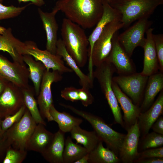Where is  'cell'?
I'll use <instances>...</instances> for the list:
<instances>
[{"label": "cell", "mask_w": 163, "mask_h": 163, "mask_svg": "<svg viewBox=\"0 0 163 163\" xmlns=\"http://www.w3.org/2000/svg\"><path fill=\"white\" fill-rule=\"evenodd\" d=\"M103 142L100 141L88 153V163H118L120 161L118 156L108 147H104Z\"/></svg>", "instance_id": "obj_29"}, {"label": "cell", "mask_w": 163, "mask_h": 163, "mask_svg": "<svg viewBox=\"0 0 163 163\" xmlns=\"http://www.w3.org/2000/svg\"><path fill=\"white\" fill-rule=\"evenodd\" d=\"M118 31L114 34L112 40V48L106 61L114 67L115 72L121 75H128L136 72L133 60L126 52L119 42Z\"/></svg>", "instance_id": "obj_13"}, {"label": "cell", "mask_w": 163, "mask_h": 163, "mask_svg": "<svg viewBox=\"0 0 163 163\" xmlns=\"http://www.w3.org/2000/svg\"><path fill=\"white\" fill-rule=\"evenodd\" d=\"M23 60L29 66V78L33 83L35 95L38 96L41 81L46 68L41 62L34 60L30 55H23Z\"/></svg>", "instance_id": "obj_27"}, {"label": "cell", "mask_w": 163, "mask_h": 163, "mask_svg": "<svg viewBox=\"0 0 163 163\" xmlns=\"http://www.w3.org/2000/svg\"><path fill=\"white\" fill-rule=\"evenodd\" d=\"M26 108L24 104L15 113L8 116L2 120L1 123L2 137L3 134L8 129L20 120L24 115Z\"/></svg>", "instance_id": "obj_35"}, {"label": "cell", "mask_w": 163, "mask_h": 163, "mask_svg": "<svg viewBox=\"0 0 163 163\" xmlns=\"http://www.w3.org/2000/svg\"><path fill=\"white\" fill-rule=\"evenodd\" d=\"M140 145L141 151L162 147L163 145V135L154 131L147 133L144 137Z\"/></svg>", "instance_id": "obj_32"}, {"label": "cell", "mask_w": 163, "mask_h": 163, "mask_svg": "<svg viewBox=\"0 0 163 163\" xmlns=\"http://www.w3.org/2000/svg\"><path fill=\"white\" fill-rule=\"evenodd\" d=\"M0 75L22 89L30 87L29 72L25 63L11 62L1 55Z\"/></svg>", "instance_id": "obj_12"}, {"label": "cell", "mask_w": 163, "mask_h": 163, "mask_svg": "<svg viewBox=\"0 0 163 163\" xmlns=\"http://www.w3.org/2000/svg\"><path fill=\"white\" fill-rule=\"evenodd\" d=\"M59 104L88 121L98 136L105 143L107 147L118 156L126 134L115 131L107 124L103 119L97 116L78 109L69 105L62 103H60Z\"/></svg>", "instance_id": "obj_4"}, {"label": "cell", "mask_w": 163, "mask_h": 163, "mask_svg": "<svg viewBox=\"0 0 163 163\" xmlns=\"http://www.w3.org/2000/svg\"><path fill=\"white\" fill-rule=\"evenodd\" d=\"M79 101L85 107L92 104L94 100V97L90 93L89 89L83 87L79 89Z\"/></svg>", "instance_id": "obj_39"}, {"label": "cell", "mask_w": 163, "mask_h": 163, "mask_svg": "<svg viewBox=\"0 0 163 163\" xmlns=\"http://www.w3.org/2000/svg\"><path fill=\"white\" fill-rule=\"evenodd\" d=\"M154 28L150 27L146 31V38L143 47L144 50L143 67L141 73L148 76L159 70V66L153 38Z\"/></svg>", "instance_id": "obj_21"}, {"label": "cell", "mask_w": 163, "mask_h": 163, "mask_svg": "<svg viewBox=\"0 0 163 163\" xmlns=\"http://www.w3.org/2000/svg\"><path fill=\"white\" fill-rule=\"evenodd\" d=\"M62 78L61 74L59 72L46 69L41 81L37 102L42 117L48 122L53 121L50 113V108L53 104L51 86L53 83L61 81Z\"/></svg>", "instance_id": "obj_11"}, {"label": "cell", "mask_w": 163, "mask_h": 163, "mask_svg": "<svg viewBox=\"0 0 163 163\" xmlns=\"http://www.w3.org/2000/svg\"><path fill=\"white\" fill-rule=\"evenodd\" d=\"M163 112V90L151 106L146 111L141 113L138 117V123L142 138L149 133L153 124Z\"/></svg>", "instance_id": "obj_20"}, {"label": "cell", "mask_w": 163, "mask_h": 163, "mask_svg": "<svg viewBox=\"0 0 163 163\" xmlns=\"http://www.w3.org/2000/svg\"><path fill=\"white\" fill-rule=\"evenodd\" d=\"M38 12L46 33V50L56 54L58 25L55 17L58 11L53 8L51 12H44L39 8Z\"/></svg>", "instance_id": "obj_19"}, {"label": "cell", "mask_w": 163, "mask_h": 163, "mask_svg": "<svg viewBox=\"0 0 163 163\" xmlns=\"http://www.w3.org/2000/svg\"><path fill=\"white\" fill-rule=\"evenodd\" d=\"M27 151L26 150L16 149L9 146L7 149L2 162L21 163L26 158Z\"/></svg>", "instance_id": "obj_33"}, {"label": "cell", "mask_w": 163, "mask_h": 163, "mask_svg": "<svg viewBox=\"0 0 163 163\" xmlns=\"http://www.w3.org/2000/svg\"><path fill=\"white\" fill-rule=\"evenodd\" d=\"M155 48L158 60L160 71L163 72V34H153Z\"/></svg>", "instance_id": "obj_36"}, {"label": "cell", "mask_w": 163, "mask_h": 163, "mask_svg": "<svg viewBox=\"0 0 163 163\" xmlns=\"http://www.w3.org/2000/svg\"><path fill=\"white\" fill-rule=\"evenodd\" d=\"M2 118L0 114V137L2 138L1 135L2 129H1V123L2 120Z\"/></svg>", "instance_id": "obj_46"}, {"label": "cell", "mask_w": 163, "mask_h": 163, "mask_svg": "<svg viewBox=\"0 0 163 163\" xmlns=\"http://www.w3.org/2000/svg\"><path fill=\"white\" fill-rule=\"evenodd\" d=\"M121 15L123 28L142 18H149L163 0H112L109 3Z\"/></svg>", "instance_id": "obj_3"}, {"label": "cell", "mask_w": 163, "mask_h": 163, "mask_svg": "<svg viewBox=\"0 0 163 163\" xmlns=\"http://www.w3.org/2000/svg\"><path fill=\"white\" fill-rule=\"evenodd\" d=\"M118 157L123 163H133L139 157L138 145L140 133L138 120L127 130Z\"/></svg>", "instance_id": "obj_16"}, {"label": "cell", "mask_w": 163, "mask_h": 163, "mask_svg": "<svg viewBox=\"0 0 163 163\" xmlns=\"http://www.w3.org/2000/svg\"><path fill=\"white\" fill-rule=\"evenodd\" d=\"M88 153L84 147L73 142L70 136L65 139L63 154V163H74Z\"/></svg>", "instance_id": "obj_30"}, {"label": "cell", "mask_w": 163, "mask_h": 163, "mask_svg": "<svg viewBox=\"0 0 163 163\" xmlns=\"http://www.w3.org/2000/svg\"><path fill=\"white\" fill-rule=\"evenodd\" d=\"M24 104L22 89L10 82L0 94L2 118L15 113Z\"/></svg>", "instance_id": "obj_14"}, {"label": "cell", "mask_w": 163, "mask_h": 163, "mask_svg": "<svg viewBox=\"0 0 163 163\" xmlns=\"http://www.w3.org/2000/svg\"><path fill=\"white\" fill-rule=\"evenodd\" d=\"M40 123L37 125L26 147L27 151H35L41 154L48 148L53 139L54 134L47 130Z\"/></svg>", "instance_id": "obj_22"}, {"label": "cell", "mask_w": 163, "mask_h": 163, "mask_svg": "<svg viewBox=\"0 0 163 163\" xmlns=\"http://www.w3.org/2000/svg\"><path fill=\"white\" fill-rule=\"evenodd\" d=\"M162 90L163 72H158L149 76L143 100L139 107L141 113L146 111L151 106L157 94Z\"/></svg>", "instance_id": "obj_23"}, {"label": "cell", "mask_w": 163, "mask_h": 163, "mask_svg": "<svg viewBox=\"0 0 163 163\" xmlns=\"http://www.w3.org/2000/svg\"><path fill=\"white\" fill-rule=\"evenodd\" d=\"M112 87L118 102L123 112V128L127 130L138 120L141 113L139 107L134 104L113 80Z\"/></svg>", "instance_id": "obj_18"}, {"label": "cell", "mask_w": 163, "mask_h": 163, "mask_svg": "<svg viewBox=\"0 0 163 163\" xmlns=\"http://www.w3.org/2000/svg\"><path fill=\"white\" fill-rule=\"evenodd\" d=\"M148 18L139 19L120 34L117 39L120 44L130 57L137 46L143 48L146 38L145 34L152 24Z\"/></svg>", "instance_id": "obj_8"}, {"label": "cell", "mask_w": 163, "mask_h": 163, "mask_svg": "<svg viewBox=\"0 0 163 163\" xmlns=\"http://www.w3.org/2000/svg\"><path fill=\"white\" fill-rule=\"evenodd\" d=\"M107 2L109 3H110L112 1V0H105Z\"/></svg>", "instance_id": "obj_47"}, {"label": "cell", "mask_w": 163, "mask_h": 163, "mask_svg": "<svg viewBox=\"0 0 163 163\" xmlns=\"http://www.w3.org/2000/svg\"><path fill=\"white\" fill-rule=\"evenodd\" d=\"M103 11L102 17L96 24V27L88 38L89 45L88 48V70L93 72V66L91 55L94 44L105 26L109 23L115 20H121L120 13L113 8L105 0H102Z\"/></svg>", "instance_id": "obj_15"}, {"label": "cell", "mask_w": 163, "mask_h": 163, "mask_svg": "<svg viewBox=\"0 0 163 163\" xmlns=\"http://www.w3.org/2000/svg\"><path fill=\"white\" fill-rule=\"evenodd\" d=\"M61 35L68 53L79 67H83L88 59L89 42L84 29L67 18L62 20Z\"/></svg>", "instance_id": "obj_2"}, {"label": "cell", "mask_w": 163, "mask_h": 163, "mask_svg": "<svg viewBox=\"0 0 163 163\" xmlns=\"http://www.w3.org/2000/svg\"><path fill=\"white\" fill-rule=\"evenodd\" d=\"M10 82L0 75V94Z\"/></svg>", "instance_id": "obj_44"}, {"label": "cell", "mask_w": 163, "mask_h": 163, "mask_svg": "<svg viewBox=\"0 0 163 163\" xmlns=\"http://www.w3.org/2000/svg\"><path fill=\"white\" fill-rule=\"evenodd\" d=\"M70 132L71 138L75 140L77 143L82 145L88 153L102 141L94 131H88L82 129L79 126H75Z\"/></svg>", "instance_id": "obj_26"}, {"label": "cell", "mask_w": 163, "mask_h": 163, "mask_svg": "<svg viewBox=\"0 0 163 163\" xmlns=\"http://www.w3.org/2000/svg\"><path fill=\"white\" fill-rule=\"evenodd\" d=\"M149 76L141 72L113 77L112 80L135 105L140 107Z\"/></svg>", "instance_id": "obj_9"}, {"label": "cell", "mask_w": 163, "mask_h": 163, "mask_svg": "<svg viewBox=\"0 0 163 163\" xmlns=\"http://www.w3.org/2000/svg\"><path fill=\"white\" fill-rule=\"evenodd\" d=\"M61 96L65 100L72 102L79 101V89L73 87H66L61 91Z\"/></svg>", "instance_id": "obj_37"}, {"label": "cell", "mask_w": 163, "mask_h": 163, "mask_svg": "<svg viewBox=\"0 0 163 163\" xmlns=\"http://www.w3.org/2000/svg\"><path fill=\"white\" fill-rule=\"evenodd\" d=\"M50 113L53 121L58 123L59 129L65 133L70 132L74 127L79 126L83 122L82 119L75 117L65 112L59 111L53 104L50 108Z\"/></svg>", "instance_id": "obj_28"}, {"label": "cell", "mask_w": 163, "mask_h": 163, "mask_svg": "<svg viewBox=\"0 0 163 163\" xmlns=\"http://www.w3.org/2000/svg\"><path fill=\"white\" fill-rule=\"evenodd\" d=\"M22 90L24 104L36 123L46 126V123L43 118L38 107L37 101L34 97L33 89L29 87L22 89Z\"/></svg>", "instance_id": "obj_31"}, {"label": "cell", "mask_w": 163, "mask_h": 163, "mask_svg": "<svg viewBox=\"0 0 163 163\" xmlns=\"http://www.w3.org/2000/svg\"><path fill=\"white\" fill-rule=\"evenodd\" d=\"M24 46V42L13 35L11 28L0 26V51L8 53L13 61L24 64L23 51Z\"/></svg>", "instance_id": "obj_17"}, {"label": "cell", "mask_w": 163, "mask_h": 163, "mask_svg": "<svg viewBox=\"0 0 163 163\" xmlns=\"http://www.w3.org/2000/svg\"><path fill=\"white\" fill-rule=\"evenodd\" d=\"M56 54L60 56L73 72H75L79 79V83L82 87L89 89L93 87V81L81 70L75 61L66 50L61 39L58 40L57 42Z\"/></svg>", "instance_id": "obj_24"}, {"label": "cell", "mask_w": 163, "mask_h": 163, "mask_svg": "<svg viewBox=\"0 0 163 163\" xmlns=\"http://www.w3.org/2000/svg\"><path fill=\"white\" fill-rule=\"evenodd\" d=\"M65 133L59 129L54 134L50 145L41 154L44 158L50 163H63V154L65 144Z\"/></svg>", "instance_id": "obj_25"}, {"label": "cell", "mask_w": 163, "mask_h": 163, "mask_svg": "<svg viewBox=\"0 0 163 163\" xmlns=\"http://www.w3.org/2000/svg\"><path fill=\"white\" fill-rule=\"evenodd\" d=\"M41 0L43 1L44 0Z\"/></svg>", "instance_id": "obj_48"}, {"label": "cell", "mask_w": 163, "mask_h": 163, "mask_svg": "<svg viewBox=\"0 0 163 163\" xmlns=\"http://www.w3.org/2000/svg\"><path fill=\"white\" fill-rule=\"evenodd\" d=\"M28 5L21 7H16L12 5L6 6L3 5L0 2V21L18 16Z\"/></svg>", "instance_id": "obj_34"}, {"label": "cell", "mask_w": 163, "mask_h": 163, "mask_svg": "<svg viewBox=\"0 0 163 163\" xmlns=\"http://www.w3.org/2000/svg\"></svg>", "instance_id": "obj_49"}, {"label": "cell", "mask_w": 163, "mask_h": 163, "mask_svg": "<svg viewBox=\"0 0 163 163\" xmlns=\"http://www.w3.org/2000/svg\"><path fill=\"white\" fill-rule=\"evenodd\" d=\"M24 43L23 55L27 54L33 57L36 61L41 62L47 70L52 69L61 74L73 72L70 68L65 65L64 60L60 56L52 54L46 50H42L39 49L34 41L29 40Z\"/></svg>", "instance_id": "obj_10"}, {"label": "cell", "mask_w": 163, "mask_h": 163, "mask_svg": "<svg viewBox=\"0 0 163 163\" xmlns=\"http://www.w3.org/2000/svg\"><path fill=\"white\" fill-rule=\"evenodd\" d=\"M88 153L84 155L74 163H88Z\"/></svg>", "instance_id": "obj_45"}, {"label": "cell", "mask_w": 163, "mask_h": 163, "mask_svg": "<svg viewBox=\"0 0 163 163\" xmlns=\"http://www.w3.org/2000/svg\"><path fill=\"white\" fill-rule=\"evenodd\" d=\"M134 163H163V158H150L138 159Z\"/></svg>", "instance_id": "obj_41"}, {"label": "cell", "mask_w": 163, "mask_h": 163, "mask_svg": "<svg viewBox=\"0 0 163 163\" xmlns=\"http://www.w3.org/2000/svg\"><path fill=\"white\" fill-rule=\"evenodd\" d=\"M37 124L26 108L20 120L8 129L2 138L8 146L26 150L27 143Z\"/></svg>", "instance_id": "obj_6"}, {"label": "cell", "mask_w": 163, "mask_h": 163, "mask_svg": "<svg viewBox=\"0 0 163 163\" xmlns=\"http://www.w3.org/2000/svg\"><path fill=\"white\" fill-rule=\"evenodd\" d=\"M123 27L120 20L113 21L105 26L94 44L91 55L93 66H98L106 60L112 49L114 34Z\"/></svg>", "instance_id": "obj_7"}, {"label": "cell", "mask_w": 163, "mask_h": 163, "mask_svg": "<svg viewBox=\"0 0 163 163\" xmlns=\"http://www.w3.org/2000/svg\"><path fill=\"white\" fill-rule=\"evenodd\" d=\"M150 158H163V147L149 149L139 152L138 159Z\"/></svg>", "instance_id": "obj_38"}, {"label": "cell", "mask_w": 163, "mask_h": 163, "mask_svg": "<svg viewBox=\"0 0 163 163\" xmlns=\"http://www.w3.org/2000/svg\"><path fill=\"white\" fill-rule=\"evenodd\" d=\"M53 8L83 29L96 25L103 11L102 0H58Z\"/></svg>", "instance_id": "obj_1"}, {"label": "cell", "mask_w": 163, "mask_h": 163, "mask_svg": "<svg viewBox=\"0 0 163 163\" xmlns=\"http://www.w3.org/2000/svg\"><path fill=\"white\" fill-rule=\"evenodd\" d=\"M158 134L163 135V117L160 116L153 124L151 129Z\"/></svg>", "instance_id": "obj_40"}, {"label": "cell", "mask_w": 163, "mask_h": 163, "mask_svg": "<svg viewBox=\"0 0 163 163\" xmlns=\"http://www.w3.org/2000/svg\"><path fill=\"white\" fill-rule=\"evenodd\" d=\"M8 147L2 138H0V162H2Z\"/></svg>", "instance_id": "obj_42"}, {"label": "cell", "mask_w": 163, "mask_h": 163, "mask_svg": "<svg viewBox=\"0 0 163 163\" xmlns=\"http://www.w3.org/2000/svg\"><path fill=\"white\" fill-rule=\"evenodd\" d=\"M19 3L21 2H31V3L37 6H41L45 4L44 1L41 0H17ZM3 0H0V2L2 3Z\"/></svg>", "instance_id": "obj_43"}, {"label": "cell", "mask_w": 163, "mask_h": 163, "mask_svg": "<svg viewBox=\"0 0 163 163\" xmlns=\"http://www.w3.org/2000/svg\"><path fill=\"white\" fill-rule=\"evenodd\" d=\"M115 72L113 65L106 61L96 67L93 72L94 78H96L100 85L113 114L116 123L124 127L121 109L112 87L113 75Z\"/></svg>", "instance_id": "obj_5"}]
</instances>
